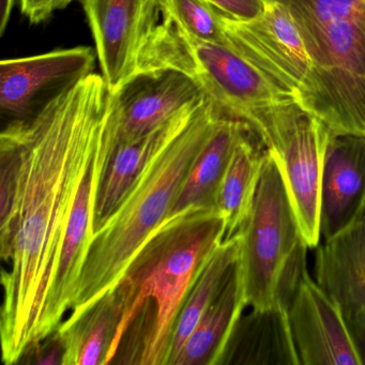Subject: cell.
I'll use <instances>...</instances> for the list:
<instances>
[{"label": "cell", "instance_id": "obj_1", "mask_svg": "<svg viewBox=\"0 0 365 365\" xmlns=\"http://www.w3.org/2000/svg\"><path fill=\"white\" fill-rule=\"evenodd\" d=\"M102 74L78 81L0 135V254L3 361L20 363L42 341L76 191L112 117Z\"/></svg>", "mask_w": 365, "mask_h": 365}, {"label": "cell", "instance_id": "obj_2", "mask_svg": "<svg viewBox=\"0 0 365 365\" xmlns=\"http://www.w3.org/2000/svg\"><path fill=\"white\" fill-rule=\"evenodd\" d=\"M225 238V219L215 207L185 209L151 232L112 289L121 317L114 359L129 339L121 363L168 365L181 307Z\"/></svg>", "mask_w": 365, "mask_h": 365}, {"label": "cell", "instance_id": "obj_3", "mask_svg": "<svg viewBox=\"0 0 365 365\" xmlns=\"http://www.w3.org/2000/svg\"><path fill=\"white\" fill-rule=\"evenodd\" d=\"M223 115L206 98L153 155L118 208L93 235L70 317L82 314L117 285L143 243L168 219L192 165Z\"/></svg>", "mask_w": 365, "mask_h": 365}, {"label": "cell", "instance_id": "obj_4", "mask_svg": "<svg viewBox=\"0 0 365 365\" xmlns=\"http://www.w3.org/2000/svg\"><path fill=\"white\" fill-rule=\"evenodd\" d=\"M155 70L182 72L224 114L240 119L252 131L277 113L298 106L230 46L198 41L164 19L143 50L138 73Z\"/></svg>", "mask_w": 365, "mask_h": 365}, {"label": "cell", "instance_id": "obj_5", "mask_svg": "<svg viewBox=\"0 0 365 365\" xmlns=\"http://www.w3.org/2000/svg\"><path fill=\"white\" fill-rule=\"evenodd\" d=\"M238 232L247 305L288 309L307 270L309 247L279 168L268 153L251 210Z\"/></svg>", "mask_w": 365, "mask_h": 365}, {"label": "cell", "instance_id": "obj_6", "mask_svg": "<svg viewBox=\"0 0 365 365\" xmlns=\"http://www.w3.org/2000/svg\"><path fill=\"white\" fill-rule=\"evenodd\" d=\"M220 19L225 46L257 68L299 108L322 118L326 104L322 74L287 6L267 0L264 12L254 20H232L222 14Z\"/></svg>", "mask_w": 365, "mask_h": 365}, {"label": "cell", "instance_id": "obj_7", "mask_svg": "<svg viewBox=\"0 0 365 365\" xmlns=\"http://www.w3.org/2000/svg\"><path fill=\"white\" fill-rule=\"evenodd\" d=\"M253 133L279 168L307 247L316 249L322 240V170L332 131L319 117L292 106Z\"/></svg>", "mask_w": 365, "mask_h": 365}, {"label": "cell", "instance_id": "obj_8", "mask_svg": "<svg viewBox=\"0 0 365 365\" xmlns=\"http://www.w3.org/2000/svg\"><path fill=\"white\" fill-rule=\"evenodd\" d=\"M322 74V119L332 133L365 138V18L318 24L292 11Z\"/></svg>", "mask_w": 365, "mask_h": 365}, {"label": "cell", "instance_id": "obj_9", "mask_svg": "<svg viewBox=\"0 0 365 365\" xmlns=\"http://www.w3.org/2000/svg\"><path fill=\"white\" fill-rule=\"evenodd\" d=\"M101 74L117 95L136 74L143 50L162 20V0H81Z\"/></svg>", "mask_w": 365, "mask_h": 365}, {"label": "cell", "instance_id": "obj_10", "mask_svg": "<svg viewBox=\"0 0 365 365\" xmlns=\"http://www.w3.org/2000/svg\"><path fill=\"white\" fill-rule=\"evenodd\" d=\"M91 46L52 51L0 63V106L16 119L33 116L39 102L50 101L85 76L97 61Z\"/></svg>", "mask_w": 365, "mask_h": 365}, {"label": "cell", "instance_id": "obj_11", "mask_svg": "<svg viewBox=\"0 0 365 365\" xmlns=\"http://www.w3.org/2000/svg\"><path fill=\"white\" fill-rule=\"evenodd\" d=\"M204 98L200 87L182 72L155 70L136 74L114 95L112 146L155 131Z\"/></svg>", "mask_w": 365, "mask_h": 365}, {"label": "cell", "instance_id": "obj_12", "mask_svg": "<svg viewBox=\"0 0 365 365\" xmlns=\"http://www.w3.org/2000/svg\"><path fill=\"white\" fill-rule=\"evenodd\" d=\"M288 315L301 365H362L341 309L307 270L301 277Z\"/></svg>", "mask_w": 365, "mask_h": 365}, {"label": "cell", "instance_id": "obj_13", "mask_svg": "<svg viewBox=\"0 0 365 365\" xmlns=\"http://www.w3.org/2000/svg\"><path fill=\"white\" fill-rule=\"evenodd\" d=\"M316 249L315 281L341 309L365 365V212Z\"/></svg>", "mask_w": 365, "mask_h": 365}, {"label": "cell", "instance_id": "obj_14", "mask_svg": "<svg viewBox=\"0 0 365 365\" xmlns=\"http://www.w3.org/2000/svg\"><path fill=\"white\" fill-rule=\"evenodd\" d=\"M364 212L365 138L332 133L322 170L320 239L331 238Z\"/></svg>", "mask_w": 365, "mask_h": 365}, {"label": "cell", "instance_id": "obj_15", "mask_svg": "<svg viewBox=\"0 0 365 365\" xmlns=\"http://www.w3.org/2000/svg\"><path fill=\"white\" fill-rule=\"evenodd\" d=\"M206 98L187 106L155 131L135 140L110 146L96 197L93 235L112 217L158 149L191 118Z\"/></svg>", "mask_w": 365, "mask_h": 365}, {"label": "cell", "instance_id": "obj_16", "mask_svg": "<svg viewBox=\"0 0 365 365\" xmlns=\"http://www.w3.org/2000/svg\"><path fill=\"white\" fill-rule=\"evenodd\" d=\"M247 307L240 259L209 305L173 365L222 364L237 322Z\"/></svg>", "mask_w": 365, "mask_h": 365}, {"label": "cell", "instance_id": "obj_17", "mask_svg": "<svg viewBox=\"0 0 365 365\" xmlns=\"http://www.w3.org/2000/svg\"><path fill=\"white\" fill-rule=\"evenodd\" d=\"M120 312L112 290L57 328L63 341V365L108 364L114 360Z\"/></svg>", "mask_w": 365, "mask_h": 365}, {"label": "cell", "instance_id": "obj_18", "mask_svg": "<svg viewBox=\"0 0 365 365\" xmlns=\"http://www.w3.org/2000/svg\"><path fill=\"white\" fill-rule=\"evenodd\" d=\"M249 125L224 114L192 165L168 217L191 207H215V197L235 147ZM217 208V207H215Z\"/></svg>", "mask_w": 365, "mask_h": 365}, {"label": "cell", "instance_id": "obj_19", "mask_svg": "<svg viewBox=\"0 0 365 365\" xmlns=\"http://www.w3.org/2000/svg\"><path fill=\"white\" fill-rule=\"evenodd\" d=\"M266 155L257 136L250 128L245 130L237 142L215 197V207L225 219L226 238L240 230L251 210Z\"/></svg>", "mask_w": 365, "mask_h": 365}, {"label": "cell", "instance_id": "obj_20", "mask_svg": "<svg viewBox=\"0 0 365 365\" xmlns=\"http://www.w3.org/2000/svg\"><path fill=\"white\" fill-rule=\"evenodd\" d=\"M241 234L226 238L211 254L181 307L173 337L170 363L174 364L192 331L215 300L240 259Z\"/></svg>", "mask_w": 365, "mask_h": 365}, {"label": "cell", "instance_id": "obj_21", "mask_svg": "<svg viewBox=\"0 0 365 365\" xmlns=\"http://www.w3.org/2000/svg\"><path fill=\"white\" fill-rule=\"evenodd\" d=\"M235 330L245 337L247 363L301 365L286 307L252 309L249 315L241 316Z\"/></svg>", "mask_w": 365, "mask_h": 365}, {"label": "cell", "instance_id": "obj_22", "mask_svg": "<svg viewBox=\"0 0 365 365\" xmlns=\"http://www.w3.org/2000/svg\"><path fill=\"white\" fill-rule=\"evenodd\" d=\"M162 18L198 41H225L220 14L205 0H162Z\"/></svg>", "mask_w": 365, "mask_h": 365}, {"label": "cell", "instance_id": "obj_23", "mask_svg": "<svg viewBox=\"0 0 365 365\" xmlns=\"http://www.w3.org/2000/svg\"><path fill=\"white\" fill-rule=\"evenodd\" d=\"M318 24L365 18V0H277Z\"/></svg>", "mask_w": 365, "mask_h": 365}, {"label": "cell", "instance_id": "obj_24", "mask_svg": "<svg viewBox=\"0 0 365 365\" xmlns=\"http://www.w3.org/2000/svg\"><path fill=\"white\" fill-rule=\"evenodd\" d=\"M217 12L237 21H250L264 12L267 0H205Z\"/></svg>", "mask_w": 365, "mask_h": 365}, {"label": "cell", "instance_id": "obj_25", "mask_svg": "<svg viewBox=\"0 0 365 365\" xmlns=\"http://www.w3.org/2000/svg\"><path fill=\"white\" fill-rule=\"evenodd\" d=\"M63 354H65V347H63V339L56 329L52 334L31 348L23 356L22 360L27 356V358H33L31 362L36 364H63Z\"/></svg>", "mask_w": 365, "mask_h": 365}, {"label": "cell", "instance_id": "obj_26", "mask_svg": "<svg viewBox=\"0 0 365 365\" xmlns=\"http://www.w3.org/2000/svg\"><path fill=\"white\" fill-rule=\"evenodd\" d=\"M21 12L31 24H40L58 10L57 0H19Z\"/></svg>", "mask_w": 365, "mask_h": 365}, {"label": "cell", "instance_id": "obj_27", "mask_svg": "<svg viewBox=\"0 0 365 365\" xmlns=\"http://www.w3.org/2000/svg\"><path fill=\"white\" fill-rule=\"evenodd\" d=\"M18 0H0V35L3 36L9 24L12 11Z\"/></svg>", "mask_w": 365, "mask_h": 365}, {"label": "cell", "instance_id": "obj_28", "mask_svg": "<svg viewBox=\"0 0 365 365\" xmlns=\"http://www.w3.org/2000/svg\"><path fill=\"white\" fill-rule=\"evenodd\" d=\"M57 1H58V10H61L69 6L74 0H57Z\"/></svg>", "mask_w": 365, "mask_h": 365}]
</instances>
